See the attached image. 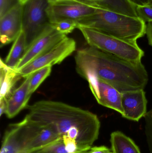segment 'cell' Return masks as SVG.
I'll return each mask as SVG.
<instances>
[{
  "instance_id": "1",
  "label": "cell",
  "mask_w": 152,
  "mask_h": 153,
  "mask_svg": "<svg viewBox=\"0 0 152 153\" xmlns=\"http://www.w3.org/2000/svg\"><path fill=\"white\" fill-rule=\"evenodd\" d=\"M25 117L32 122L54 127L59 135L74 139L87 152L98 139L101 122L97 115L89 111L61 102L39 101L26 107Z\"/></svg>"
},
{
  "instance_id": "2",
  "label": "cell",
  "mask_w": 152,
  "mask_h": 153,
  "mask_svg": "<svg viewBox=\"0 0 152 153\" xmlns=\"http://www.w3.org/2000/svg\"><path fill=\"white\" fill-rule=\"evenodd\" d=\"M77 72L87 80L100 79L121 93L144 89L148 74L142 62H130L92 47L78 50L75 57Z\"/></svg>"
},
{
  "instance_id": "3",
  "label": "cell",
  "mask_w": 152,
  "mask_h": 153,
  "mask_svg": "<svg viewBox=\"0 0 152 153\" xmlns=\"http://www.w3.org/2000/svg\"><path fill=\"white\" fill-rule=\"evenodd\" d=\"M55 128L25 118L11 124L4 134L0 153H29L61 138Z\"/></svg>"
},
{
  "instance_id": "4",
  "label": "cell",
  "mask_w": 152,
  "mask_h": 153,
  "mask_svg": "<svg viewBox=\"0 0 152 153\" xmlns=\"http://www.w3.org/2000/svg\"><path fill=\"white\" fill-rule=\"evenodd\" d=\"M78 23V26L93 29L132 42H137L146 34L147 27L145 22L139 17H131L99 8L93 14Z\"/></svg>"
},
{
  "instance_id": "5",
  "label": "cell",
  "mask_w": 152,
  "mask_h": 153,
  "mask_svg": "<svg viewBox=\"0 0 152 153\" xmlns=\"http://www.w3.org/2000/svg\"><path fill=\"white\" fill-rule=\"evenodd\" d=\"M89 46L130 62H142L144 52L137 42L112 36L93 29L78 26Z\"/></svg>"
},
{
  "instance_id": "6",
  "label": "cell",
  "mask_w": 152,
  "mask_h": 153,
  "mask_svg": "<svg viewBox=\"0 0 152 153\" xmlns=\"http://www.w3.org/2000/svg\"><path fill=\"white\" fill-rule=\"evenodd\" d=\"M49 0H24L22 4V30L29 47L51 24L47 10Z\"/></svg>"
},
{
  "instance_id": "7",
  "label": "cell",
  "mask_w": 152,
  "mask_h": 153,
  "mask_svg": "<svg viewBox=\"0 0 152 153\" xmlns=\"http://www.w3.org/2000/svg\"><path fill=\"white\" fill-rule=\"evenodd\" d=\"M76 48L73 39L66 37L48 51L18 71L22 77L26 78L33 73L46 66L59 64L70 56Z\"/></svg>"
},
{
  "instance_id": "8",
  "label": "cell",
  "mask_w": 152,
  "mask_h": 153,
  "mask_svg": "<svg viewBox=\"0 0 152 153\" xmlns=\"http://www.w3.org/2000/svg\"><path fill=\"white\" fill-rule=\"evenodd\" d=\"M67 36V35L57 31L50 24L29 46L15 70L19 71Z\"/></svg>"
},
{
  "instance_id": "9",
  "label": "cell",
  "mask_w": 152,
  "mask_h": 153,
  "mask_svg": "<svg viewBox=\"0 0 152 153\" xmlns=\"http://www.w3.org/2000/svg\"><path fill=\"white\" fill-rule=\"evenodd\" d=\"M97 7L79 1L72 2L50 4L47 12L51 23L62 19L78 22L93 14Z\"/></svg>"
},
{
  "instance_id": "10",
  "label": "cell",
  "mask_w": 152,
  "mask_h": 153,
  "mask_svg": "<svg viewBox=\"0 0 152 153\" xmlns=\"http://www.w3.org/2000/svg\"><path fill=\"white\" fill-rule=\"evenodd\" d=\"M90 90L100 105L123 113L121 93L115 87L100 79L91 77L87 80Z\"/></svg>"
},
{
  "instance_id": "11",
  "label": "cell",
  "mask_w": 152,
  "mask_h": 153,
  "mask_svg": "<svg viewBox=\"0 0 152 153\" xmlns=\"http://www.w3.org/2000/svg\"><path fill=\"white\" fill-rule=\"evenodd\" d=\"M122 117L138 121L147 112V101L143 89L128 91L121 93Z\"/></svg>"
},
{
  "instance_id": "12",
  "label": "cell",
  "mask_w": 152,
  "mask_h": 153,
  "mask_svg": "<svg viewBox=\"0 0 152 153\" xmlns=\"http://www.w3.org/2000/svg\"><path fill=\"white\" fill-rule=\"evenodd\" d=\"M22 4L0 18L1 47L13 42L22 30Z\"/></svg>"
},
{
  "instance_id": "13",
  "label": "cell",
  "mask_w": 152,
  "mask_h": 153,
  "mask_svg": "<svg viewBox=\"0 0 152 153\" xmlns=\"http://www.w3.org/2000/svg\"><path fill=\"white\" fill-rule=\"evenodd\" d=\"M30 75L25 78L22 83L11 94L6 100L5 114L9 118H12L27 107L31 97L29 92Z\"/></svg>"
},
{
  "instance_id": "14",
  "label": "cell",
  "mask_w": 152,
  "mask_h": 153,
  "mask_svg": "<svg viewBox=\"0 0 152 153\" xmlns=\"http://www.w3.org/2000/svg\"><path fill=\"white\" fill-rule=\"evenodd\" d=\"M0 64V100L7 99L13 91L14 85L22 77L17 70L7 66L1 58Z\"/></svg>"
},
{
  "instance_id": "15",
  "label": "cell",
  "mask_w": 152,
  "mask_h": 153,
  "mask_svg": "<svg viewBox=\"0 0 152 153\" xmlns=\"http://www.w3.org/2000/svg\"><path fill=\"white\" fill-rule=\"evenodd\" d=\"M110 143L114 153H141L134 142L120 131L112 133Z\"/></svg>"
},
{
  "instance_id": "16",
  "label": "cell",
  "mask_w": 152,
  "mask_h": 153,
  "mask_svg": "<svg viewBox=\"0 0 152 153\" xmlns=\"http://www.w3.org/2000/svg\"><path fill=\"white\" fill-rule=\"evenodd\" d=\"M27 49L26 40L23 30L13 41V44L5 59V64L15 69Z\"/></svg>"
},
{
  "instance_id": "17",
  "label": "cell",
  "mask_w": 152,
  "mask_h": 153,
  "mask_svg": "<svg viewBox=\"0 0 152 153\" xmlns=\"http://www.w3.org/2000/svg\"><path fill=\"white\" fill-rule=\"evenodd\" d=\"M52 66L44 67L30 74L29 92L32 95L44 80L50 76Z\"/></svg>"
},
{
  "instance_id": "18",
  "label": "cell",
  "mask_w": 152,
  "mask_h": 153,
  "mask_svg": "<svg viewBox=\"0 0 152 153\" xmlns=\"http://www.w3.org/2000/svg\"><path fill=\"white\" fill-rule=\"evenodd\" d=\"M51 24L57 31L65 35L71 33L78 27L77 21L71 19L60 20Z\"/></svg>"
},
{
  "instance_id": "19",
  "label": "cell",
  "mask_w": 152,
  "mask_h": 153,
  "mask_svg": "<svg viewBox=\"0 0 152 153\" xmlns=\"http://www.w3.org/2000/svg\"><path fill=\"white\" fill-rule=\"evenodd\" d=\"M29 153H68L66 151L62 137L52 143Z\"/></svg>"
},
{
  "instance_id": "20",
  "label": "cell",
  "mask_w": 152,
  "mask_h": 153,
  "mask_svg": "<svg viewBox=\"0 0 152 153\" xmlns=\"http://www.w3.org/2000/svg\"><path fill=\"white\" fill-rule=\"evenodd\" d=\"M145 120V134L150 153H152V109L146 112Z\"/></svg>"
},
{
  "instance_id": "21",
  "label": "cell",
  "mask_w": 152,
  "mask_h": 153,
  "mask_svg": "<svg viewBox=\"0 0 152 153\" xmlns=\"http://www.w3.org/2000/svg\"><path fill=\"white\" fill-rule=\"evenodd\" d=\"M136 9L139 18L145 22H152V6L145 4H137Z\"/></svg>"
},
{
  "instance_id": "22",
  "label": "cell",
  "mask_w": 152,
  "mask_h": 153,
  "mask_svg": "<svg viewBox=\"0 0 152 153\" xmlns=\"http://www.w3.org/2000/svg\"><path fill=\"white\" fill-rule=\"evenodd\" d=\"M24 0H0V18L5 15L18 4H23Z\"/></svg>"
},
{
  "instance_id": "23",
  "label": "cell",
  "mask_w": 152,
  "mask_h": 153,
  "mask_svg": "<svg viewBox=\"0 0 152 153\" xmlns=\"http://www.w3.org/2000/svg\"><path fill=\"white\" fill-rule=\"evenodd\" d=\"M63 143L66 151L68 153H85L87 152L80 148L77 143L74 139H71L68 136H62Z\"/></svg>"
},
{
  "instance_id": "24",
  "label": "cell",
  "mask_w": 152,
  "mask_h": 153,
  "mask_svg": "<svg viewBox=\"0 0 152 153\" xmlns=\"http://www.w3.org/2000/svg\"><path fill=\"white\" fill-rule=\"evenodd\" d=\"M85 153H114L111 149L105 146H95L92 147Z\"/></svg>"
},
{
  "instance_id": "25",
  "label": "cell",
  "mask_w": 152,
  "mask_h": 153,
  "mask_svg": "<svg viewBox=\"0 0 152 153\" xmlns=\"http://www.w3.org/2000/svg\"><path fill=\"white\" fill-rule=\"evenodd\" d=\"M146 35L148 43L152 46V22H148L146 27Z\"/></svg>"
},
{
  "instance_id": "26",
  "label": "cell",
  "mask_w": 152,
  "mask_h": 153,
  "mask_svg": "<svg viewBox=\"0 0 152 153\" xmlns=\"http://www.w3.org/2000/svg\"><path fill=\"white\" fill-rule=\"evenodd\" d=\"M6 99L0 100V116L1 117L3 114H5L6 109Z\"/></svg>"
},
{
  "instance_id": "27",
  "label": "cell",
  "mask_w": 152,
  "mask_h": 153,
  "mask_svg": "<svg viewBox=\"0 0 152 153\" xmlns=\"http://www.w3.org/2000/svg\"><path fill=\"white\" fill-rule=\"evenodd\" d=\"M80 0H49L50 4H54L72 2L78 1Z\"/></svg>"
},
{
  "instance_id": "28",
  "label": "cell",
  "mask_w": 152,
  "mask_h": 153,
  "mask_svg": "<svg viewBox=\"0 0 152 153\" xmlns=\"http://www.w3.org/2000/svg\"><path fill=\"white\" fill-rule=\"evenodd\" d=\"M143 4H146V5H150V6H152V0H147L146 2L143 3Z\"/></svg>"
}]
</instances>
